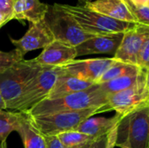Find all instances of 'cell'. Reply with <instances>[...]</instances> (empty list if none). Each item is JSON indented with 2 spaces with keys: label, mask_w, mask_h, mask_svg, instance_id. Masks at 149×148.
Masks as SVG:
<instances>
[{
  "label": "cell",
  "mask_w": 149,
  "mask_h": 148,
  "mask_svg": "<svg viewBox=\"0 0 149 148\" xmlns=\"http://www.w3.org/2000/svg\"><path fill=\"white\" fill-rule=\"evenodd\" d=\"M106 106H108V95L99 84H95L86 90L60 99H44L24 114L29 116H40Z\"/></svg>",
  "instance_id": "1"
},
{
  "label": "cell",
  "mask_w": 149,
  "mask_h": 148,
  "mask_svg": "<svg viewBox=\"0 0 149 148\" xmlns=\"http://www.w3.org/2000/svg\"><path fill=\"white\" fill-rule=\"evenodd\" d=\"M58 4L63 10L70 14L86 32L93 36L125 32L136 24L111 18L87 8L79 2L76 5Z\"/></svg>",
  "instance_id": "2"
},
{
  "label": "cell",
  "mask_w": 149,
  "mask_h": 148,
  "mask_svg": "<svg viewBox=\"0 0 149 148\" xmlns=\"http://www.w3.org/2000/svg\"><path fill=\"white\" fill-rule=\"evenodd\" d=\"M42 66L32 59L21 60L0 73V92L7 110L12 111L26 86L38 76Z\"/></svg>",
  "instance_id": "3"
},
{
  "label": "cell",
  "mask_w": 149,
  "mask_h": 148,
  "mask_svg": "<svg viewBox=\"0 0 149 148\" xmlns=\"http://www.w3.org/2000/svg\"><path fill=\"white\" fill-rule=\"evenodd\" d=\"M111 111L109 106L93 107L80 111L62 112L40 116H29L33 126L43 135H58L64 132L76 130V128L86 119L100 113Z\"/></svg>",
  "instance_id": "4"
},
{
  "label": "cell",
  "mask_w": 149,
  "mask_h": 148,
  "mask_svg": "<svg viewBox=\"0 0 149 148\" xmlns=\"http://www.w3.org/2000/svg\"><path fill=\"white\" fill-rule=\"evenodd\" d=\"M43 20L51 31L55 40L73 47L94 37L86 32L77 21L70 14L63 10L58 3L48 6Z\"/></svg>",
  "instance_id": "5"
},
{
  "label": "cell",
  "mask_w": 149,
  "mask_h": 148,
  "mask_svg": "<svg viewBox=\"0 0 149 148\" xmlns=\"http://www.w3.org/2000/svg\"><path fill=\"white\" fill-rule=\"evenodd\" d=\"M116 146L120 148L149 147V106L122 118L118 126Z\"/></svg>",
  "instance_id": "6"
},
{
  "label": "cell",
  "mask_w": 149,
  "mask_h": 148,
  "mask_svg": "<svg viewBox=\"0 0 149 148\" xmlns=\"http://www.w3.org/2000/svg\"><path fill=\"white\" fill-rule=\"evenodd\" d=\"M59 74L60 70L58 66H42L38 76L26 86L21 94L12 112L25 113L39 102L47 99Z\"/></svg>",
  "instance_id": "7"
},
{
  "label": "cell",
  "mask_w": 149,
  "mask_h": 148,
  "mask_svg": "<svg viewBox=\"0 0 149 148\" xmlns=\"http://www.w3.org/2000/svg\"><path fill=\"white\" fill-rule=\"evenodd\" d=\"M108 106L122 118L138 109L149 106V90L146 85V74L134 86L108 95Z\"/></svg>",
  "instance_id": "8"
},
{
  "label": "cell",
  "mask_w": 149,
  "mask_h": 148,
  "mask_svg": "<svg viewBox=\"0 0 149 148\" xmlns=\"http://www.w3.org/2000/svg\"><path fill=\"white\" fill-rule=\"evenodd\" d=\"M113 58H99L87 59H74L58 66L62 72L81 80L97 84L101 76L114 63Z\"/></svg>",
  "instance_id": "9"
},
{
  "label": "cell",
  "mask_w": 149,
  "mask_h": 148,
  "mask_svg": "<svg viewBox=\"0 0 149 148\" xmlns=\"http://www.w3.org/2000/svg\"><path fill=\"white\" fill-rule=\"evenodd\" d=\"M148 39L149 26L135 24L133 28L124 32L120 45L113 58L117 61L137 65L138 54Z\"/></svg>",
  "instance_id": "10"
},
{
  "label": "cell",
  "mask_w": 149,
  "mask_h": 148,
  "mask_svg": "<svg viewBox=\"0 0 149 148\" xmlns=\"http://www.w3.org/2000/svg\"><path fill=\"white\" fill-rule=\"evenodd\" d=\"M10 39L23 58L27 52L44 49L55 40L44 20L31 24L30 28L21 38L13 39L10 38Z\"/></svg>",
  "instance_id": "11"
},
{
  "label": "cell",
  "mask_w": 149,
  "mask_h": 148,
  "mask_svg": "<svg viewBox=\"0 0 149 148\" xmlns=\"http://www.w3.org/2000/svg\"><path fill=\"white\" fill-rule=\"evenodd\" d=\"M76 57L77 51L75 47L54 40L44 48L38 57L32 58V61L40 66L56 67L74 60Z\"/></svg>",
  "instance_id": "12"
},
{
  "label": "cell",
  "mask_w": 149,
  "mask_h": 148,
  "mask_svg": "<svg viewBox=\"0 0 149 148\" xmlns=\"http://www.w3.org/2000/svg\"><path fill=\"white\" fill-rule=\"evenodd\" d=\"M124 32L94 36L76 46L77 57L90 54H110L114 56L122 41Z\"/></svg>",
  "instance_id": "13"
},
{
  "label": "cell",
  "mask_w": 149,
  "mask_h": 148,
  "mask_svg": "<svg viewBox=\"0 0 149 148\" xmlns=\"http://www.w3.org/2000/svg\"><path fill=\"white\" fill-rule=\"evenodd\" d=\"M79 3L85 4L87 8L97 11L102 15L111 18L135 23V19L131 13L127 3L123 0H78Z\"/></svg>",
  "instance_id": "14"
},
{
  "label": "cell",
  "mask_w": 149,
  "mask_h": 148,
  "mask_svg": "<svg viewBox=\"0 0 149 148\" xmlns=\"http://www.w3.org/2000/svg\"><path fill=\"white\" fill-rule=\"evenodd\" d=\"M122 117L119 114H115L113 117H90L84 120L77 128L82 133H85L94 140H97L102 136L107 135L114 127H116Z\"/></svg>",
  "instance_id": "15"
},
{
  "label": "cell",
  "mask_w": 149,
  "mask_h": 148,
  "mask_svg": "<svg viewBox=\"0 0 149 148\" xmlns=\"http://www.w3.org/2000/svg\"><path fill=\"white\" fill-rule=\"evenodd\" d=\"M93 85L95 84L85 80H81L73 76L64 73L60 70V74L57 78L52 89L51 90L47 99H60L67 95L86 90L91 86H93Z\"/></svg>",
  "instance_id": "16"
},
{
  "label": "cell",
  "mask_w": 149,
  "mask_h": 148,
  "mask_svg": "<svg viewBox=\"0 0 149 148\" xmlns=\"http://www.w3.org/2000/svg\"><path fill=\"white\" fill-rule=\"evenodd\" d=\"M49 4L39 0H16L13 7L12 19L29 21L31 24L39 22L48 10Z\"/></svg>",
  "instance_id": "17"
},
{
  "label": "cell",
  "mask_w": 149,
  "mask_h": 148,
  "mask_svg": "<svg viewBox=\"0 0 149 148\" xmlns=\"http://www.w3.org/2000/svg\"><path fill=\"white\" fill-rule=\"evenodd\" d=\"M17 133L22 139L24 148H46L45 136L33 126L24 113H21Z\"/></svg>",
  "instance_id": "18"
},
{
  "label": "cell",
  "mask_w": 149,
  "mask_h": 148,
  "mask_svg": "<svg viewBox=\"0 0 149 148\" xmlns=\"http://www.w3.org/2000/svg\"><path fill=\"white\" fill-rule=\"evenodd\" d=\"M145 74H146V71L143 70L140 74L120 77V78L112 79L110 81L101 83L99 85H100V87L103 89V91L107 95H110L113 93L125 91L127 89H129V88L134 86L144 78Z\"/></svg>",
  "instance_id": "19"
},
{
  "label": "cell",
  "mask_w": 149,
  "mask_h": 148,
  "mask_svg": "<svg viewBox=\"0 0 149 148\" xmlns=\"http://www.w3.org/2000/svg\"><path fill=\"white\" fill-rule=\"evenodd\" d=\"M142 71L143 70L137 65L115 60L114 63L108 68V70L101 76V78L100 79L97 84L105 83L112 79H115L124 76L137 75L140 74Z\"/></svg>",
  "instance_id": "20"
},
{
  "label": "cell",
  "mask_w": 149,
  "mask_h": 148,
  "mask_svg": "<svg viewBox=\"0 0 149 148\" xmlns=\"http://www.w3.org/2000/svg\"><path fill=\"white\" fill-rule=\"evenodd\" d=\"M20 117V113L0 110V142L6 140L10 133L17 132Z\"/></svg>",
  "instance_id": "21"
},
{
  "label": "cell",
  "mask_w": 149,
  "mask_h": 148,
  "mask_svg": "<svg viewBox=\"0 0 149 148\" xmlns=\"http://www.w3.org/2000/svg\"><path fill=\"white\" fill-rule=\"evenodd\" d=\"M65 148H77L89 145L95 140L76 130L64 132L57 135Z\"/></svg>",
  "instance_id": "22"
},
{
  "label": "cell",
  "mask_w": 149,
  "mask_h": 148,
  "mask_svg": "<svg viewBox=\"0 0 149 148\" xmlns=\"http://www.w3.org/2000/svg\"><path fill=\"white\" fill-rule=\"evenodd\" d=\"M24 58L21 56L17 50H13L8 52L0 51V73L3 72L13 65L23 60Z\"/></svg>",
  "instance_id": "23"
},
{
  "label": "cell",
  "mask_w": 149,
  "mask_h": 148,
  "mask_svg": "<svg viewBox=\"0 0 149 148\" xmlns=\"http://www.w3.org/2000/svg\"><path fill=\"white\" fill-rule=\"evenodd\" d=\"M133 14L135 23L147 25L149 26V6L145 5V6H135L129 0L125 1Z\"/></svg>",
  "instance_id": "24"
},
{
  "label": "cell",
  "mask_w": 149,
  "mask_h": 148,
  "mask_svg": "<svg viewBox=\"0 0 149 148\" xmlns=\"http://www.w3.org/2000/svg\"><path fill=\"white\" fill-rule=\"evenodd\" d=\"M136 65L142 70L147 71L149 69V39L141 47L137 57Z\"/></svg>",
  "instance_id": "25"
},
{
  "label": "cell",
  "mask_w": 149,
  "mask_h": 148,
  "mask_svg": "<svg viewBox=\"0 0 149 148\" xmlns=\"http://www.w3.org/2000/svg\"><path fill=\"white\" fill-rule=\"evenodd\" d=\"M16 0H0V12L8 19H12L13 7Z\"/></svg>",
  "instance_id": "26"
},
{
  "label": "cell",
  "mask_w": 149,
  "mask_h": 148,
  "mask_svg": "<svg viewBox=\"0 0 149 148\" xmlns=\"http://www.w3.org/2000/svg\"><path fill=\"white\" fill-rule=\"evenodd\" d=\"M45 140L46 143V148H65L57 135L45 136Z\"/></svg>",
  "instance_id": "27"
},
{
  "label": "cell",
  "mask_w": 149,
  "mask_h": 148,
  "mask_svg": "<svg viewBox=\"0 0 149 148\" xmlns=\"http://www.w3.org/2000/svg\"><path fill=\"white\" fill-rule=\"evenodd\" d=\"M118 126H119V125L116 127H114L107 134V143H106L105 148H114L116 147L117 135H118Z\"/></svg>",
  "instance_id": "28"
},
{
  "label": "cell",
  "mask_w": 149,
  "mask_h": 148,
  "mask_svg": "<svg viewBox=\"0 0 149 148\" xmlns=\"http://www.w3.org/2000/svg\"><path fill=\"white\" fill-rule=\"evenodd\" d=\"M107 136H102L97 140H95L90 146L89 148H105L107 143Z\"/></svg>",
  "instance_id": "29"
},
{
  "label": "cell",
  "mask_w": 149,
  "mask_h": 148,
  "mask_svg": "<svg viewBox=\"0 0 149 148\" xmlns=\"http://www.w3.org/2000/svg\"><path fill=\"white\" fill-rule=\"evenodd\" d=\"M135 6H145L148 5L149 0H129Z\"/></svg>",
  "instance_id": "30"
},
{
  "label": "cell",
  "mask_w": 149,
  "mask_h": 148,
  "mask_svg": "<svg viewBox=\"0 0 149 148\" xmlns=\"http://www.w3.org/2000/svg\"><path fill=\"white\" fill-rule=\"evenodd\" d=\"M0 110H3V111H7V106L6 104L3 100V98L2 96V93L0 92Z\"/></svg>",
  "instance_id": "31"
},
{
  "label": "cell",
  "mask_w": 149,
  "mask_h": 148,
  "mask_svg": "<svg viewBox=\"0 0 149 148\" xmlns=\"http://www.w3.org/2000/svg\"><path fill=\"white\" fill-rule=\"evenodd\" d=\"M7 22H9V21H8V19H7V18H6L3 14L0 12V28H1L3 24H5Z\"/></svg>",
  "instance_id": "32"
},
{
  "label": "cell",
  "mask_w": 149,
  "mask_h": 148,
  "mask_svg": "<svg viewBox=\"0 0 149 148\" xmlns=\"http://www.w3.org/2000/svg\"><path fill=\"white\" fill-rule=\"evenodd\" d=\"M146 85L149 90V69L146 71Z\"/></svg>",
  "instance_id": "33"
},
{
  "label": "cell",
  "mask_w": 149,
  "mask_h": 148,
  "mask_svg": "<svg viewBox=\"0 0 149 148\" xmlns=\"http://www.w3.org/2000/svg\"><path fill=\"white\" fill-rule=\"evenodd\" d=\"M0 148H8L7 147V143L6 140H3L0 142Z\"/></svg>",
  "instance_id": "34"
},
{
  "label": "cell",
  "mask_w": 149,
  "mask_h": 148,
  "mask_svg": "<svg viewBox=\"0 0 149 148\" xmlns=\"http://www.w3.org/2000/svg\"><path fill=\"white\" fill-rule=\"evenodd\" d=\"M92 144V143H91ZM91 144H89V145H86V146H83V147H77V148H89L90 147V146H91Z\"/></svg>",
  "instance_id": "35"
},
{
  "label": "cell",
  "mask_w": 149,
  "mask_h": 148,
  "mask_svg": "<svg viewBox=\"0 0 149 148\" xmlns=\"http://www.w3.org/2000/svg\"><path fill=\"white\" fill-rule=\"evenodd\" d=\"M123 1H127V0H123Z\"/></svg>",
  "instance_id": "36"
},
{
  "label": "cell",
  "mask_w": 149,
  "mask_h": 148,
  "mask_svg": "<svg viewBox=\"0 0 149 148\" xmlns=\"http://www.w3.org/2000/svg\"><path fill=\"white\" fill-rule=\"evenodd\" d=\"M148 6H149V3H148Z\"/></svg>",
  "instance_id": "37"
},
{
  "label": "cell",
  "mask_w": 149,
  "mask_h": 148,
  "mask_svg": "<svg viewBox=\"0 0 149 148\" xmlns=\"http://www.w3.org/2000/svg\"><path fill=\"white\" fill-rule=\"evenodd\" d=\"M148 148H149V147H148Z\"/></svg>",
  "instance_id": "38"
}]
</instances>
